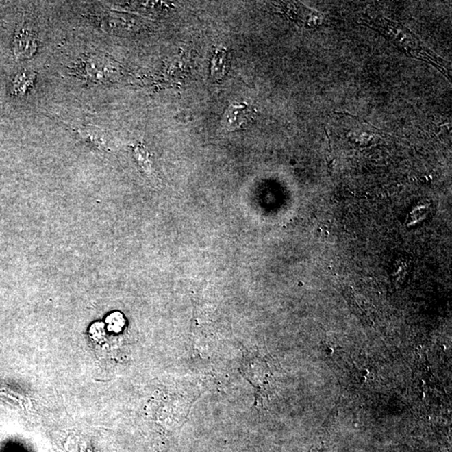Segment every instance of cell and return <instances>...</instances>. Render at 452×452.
<instances>
[{
  "label": "cell",
  "instance_id": "obj_1",
  "mask_svg": "<svg viewBox=\"0 0 452 452\" xmlns=\"http://www.w3.org/2000/svg\"><path fill=\"white\" fill-rule=\"evenodd\" d=\"M369 25L379 29L391 42L401 48L402 51L406 53L407 55L413 58L431 63L437 69L451 79L449 74L451 69L448 68V62L425 47L423 43L404 26L399 25V23L386 20L384 17L371 21Z\"/></svg>",
  "mask_w": 452,
  "mask_h": 452
},
{
  "label": "cell",
  "instance_id": "obj_3",
  "mask_svg": "<svg viewBox=\"0 0 452 452\" xmlns=\"http://www.w3.org/2000/svg\"><path fill=\"white\" fill-rule=\"evenodd\" d=\"M36 50V42L32 30L27 27L18 29L14 38V54L17 58H26Z\"/></svg>",
  "mask_w": 452,
  "mask_h": 452
},
{
  "label": "cell",
  "instance_id": "obj_6",
  "mask_svg": "<svg viewBox=\"0 0 452 452\" xmlns=\"http://www.w3.org/2000/svg\"><path fill=\"white\" fill-rule=\"evenodd\" d=\"M134 154L139 165L141 166L143 171L147 173H151L152 163H151L150 160V153L145 147L142 145L136 146L134 149Z\"/></svg>",
  "mask_w": 452,
  "mask_h": 452
},
{
  "label": "cell",
  "instance_id": "obj_4",
  "mask_svg": "<svg viewBox=\"0 0 452 452\" xmlns=\"http://www.w3.org/2000/svg\"><path fill=\"white\" fill-rule=\"evenodd\" d=\"M78 133L83 139L90 143L97 148L101 150L105 149L107 147V139H105V133L99 127L95 126H86L79 128Z\"/></svg>",
  "mask_w": 452,
  "mask_h": 452
},
{
  "label": "cell",
  "instance_id": "obj_2",
  "mask_svg": "<svg viewBox=\"0 0 452 452\" xmlns=\"http://www.w3.org/2000/svg\"><path fill=\"white\" fill-rule=\"evenodd\" d=\"M255 112L247 103L229 105L222 118V125L228 131H236L247 126L253 118Z\"/></svg>",
  "mask_w": 452,
  "mask_h": 452
},
{
  "label": "cell",
  "instance_id": "obj_5",
  "mask_svg": "<svg viewBox=\"0 0 452 452\" xmlns=\"http://www.w3.org/2000/svg\"><path fill=\"white\" fill-rule=\"evenodd\" d=\"M226 59H227V55L224 51H218L214 54L212 63V75L214 77L220 79L224 77Z\"/></svg>",
  "mask_w": 452,
  "mask_h": 452
}]
</instances>
